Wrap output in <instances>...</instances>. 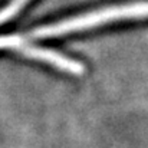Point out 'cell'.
<instances>
[{
    "instance_id": "obj_2",
    "label": "cell",
    "mask_w": 148,
    "mask_h": 148,
    "mask_svg": "<svg viewBox=\"0 0 148 148\" xmlns=\"http://www.w3.org/2000/svg\"><path fill=\"white\" fill-rule=\"evenodd\" d=\"M16 50L20 52L26 58L48 63L50 66H53V68H56V69H59L62 72H66V73L79 75V73L84 72V66H82L81 62H78V60L72 59V58L63 56L62 53H58L55 50L46 49V48H39V46H30L25 40L22 42V45Z\"/></svg>"
},
{
    "instance_id": "obj_3",
    "label": "cell",
    "mask_w": 148,
    "mask_h": 148,
    "mask_svg": "<svg viewBox=\"0 0 148 148\" xmlns=\"http://www.w3.org/2000/svg\"><path fill=\"white\" fill-rule=\"evenodd\" d=\"M30 0H14L12 4H9L7 7H4L1 12H0V23L1 22H4V20H7V19H10L12 16H14L26 3H29Z\"/></svg>"
},
{
    "instance_id": "obj_1",
    "label": "cell",
    "mask_w": 148,
    "mask_h": 148,
    "mask_svg": "<svg viewBox=\"0 0 148 148\" xmlns=\"http://www.w3.org/2000/svg\"><path fill=\"white\" fill-rule=\"evenodd\" d=\"M145 19H148V0H130L102 6L89 12L71 16L60 22L38 27L29 33V38H58L72 33H82L86 30H95L109 25Z\"/></svg>"
}]
</instances>
